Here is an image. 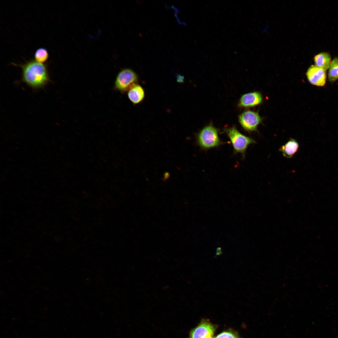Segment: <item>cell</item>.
<instances>
[{
    "mask_svg": "<svg viewBox=\"0 0 338 338\" xmlns=\"http://www.w3.org/2000/svg\"><path fill=\"white\" fill-rule=\"evenodd\" d=\"M18 65L22 69L23 81L33 89L44 88L50 81L47 64L32 59Z\"/></svg>",
    "mask_w": 338,
    "mask_h": 338,
    "instance_id": "cell-1",
    "label": "cell"
},
{
    "mask_svg": "<svg viewBox=\"0 0 338 338\" xmlns=\"http://www.w3.org/2000/svg\"><path fill=\"white\" fill-rule=\"evenodd\" d=\"M218 130L213 125L210 124L204 127L196 135L197 145L203 150L216 148L223 144L220 139Z\"/></svg>",
    "mask_w": 338,
    "mask_h": 338,
    "instance_id": "cell-2",
    "label": "cell"
},
{
    "mask_svg": "<svg viewBox=\"0 0 338 338\" xmlns=\"http://www.w3.org/2000/svg\"><path fill=\"white\" fill-rule=\"evenodd\" d=\"M224 131L231 143L234 154H240L243 158L248 146L256 143L252 138L240 133L234 126L225 128Z\"/></svg>",
    "mask_w": 338,
    "mask_h": 338,
    "instance_id": "cell-3",
    "label": "cell"
},
{
    "mask_svg": "<svg viewBox=\"0 0 338 338\" xmlns=\"http://www.w3.org/2000/svg\"><path fill=\"white\" fill-rule=\"evenodd\" d=\"M138 75L132 69L129 68L122 69L116 76L114 88L121 93L127 92L133 86L138 84Z\"/></svg>",
    "mask_w": 338,
    "mask_h": 338,
    "instance_id": "cell-4",
    "label": "cell"
},
{
    "mask_svg": "<svg viewBox=\"0 0 338 338\" xmlns=\"http://www.w3.org/2000/svg\"><path fill=\"white\" fill-rule=\"evenodd\" d=\"M262 119L259 114L250 110L244 111L238 116V121L246 131L249 132L257 131Z\"/></svg>",
    "mask_w": 338,
    "mask_h": 338,
    "instance_id": "cell-5",
    "label": "cell"
},
{
    "mask_svg": "<svg viewBox=\"0 0 338 338\" xmlns=\"http://www.w3.org/2000/svg\"><path fill=\"white\" fill-rule=\"evenodd\" d=\"M306 76L308 80L312 85L322 87L325 84V71L315 65H312L309 68L306 72Z\"/></svg>",
    "mask_w": 338,
    "mask_h": 338,
    "instance_id": "cell-6",
    "label": "cell"
},
{
    "mask_svg": "<svg viewBox=\"0 0 338 338\" xmlns=\"http://www.w3.org/2000/svg\"><path fill=\"white\" fill-rule=\"evenodd\" d=\"M215 330L211 323L202 321L191 331L189 338H213Z\"/></svg>",
    "mask_w": 338,
    "mask_h": 338,
    "instance_id": "cell-7",
    "label": "cell"
},
{
    "mask_svg": "<svg viewBox=\"0 0 338 338\" xmlns=\"http://www.w3.org/2000/svg\"><path fill=\"white\" fill-rule=\"evenodd\" d=\"M262 101V97L259 92H250L241 96L238 105L241 108L251 107L260 104Z\"/></svg>",
    "mask_w": 338,
    "mask_h": 338,
    "instance_id": "cell-8",
    "label": "cell"
},
{
    "mask_svg": "<svg viewBox=\"0 0 338 338\" xmlns=\"http://www.w3.org/2000/svg\"><path fill=\"white\" fill-rule=\"evenodd\" d=\"M127 92L129 100L135 105L142 102L145 97V90L142 87L138 84L133 86Z\"/></svg>",
    "mask_w": 338,
    "mask_h": 338,
    "instance_id": "cell-9",
    "label": "cell"
},
{
    "mask_svg": "<svg viewBox=\"0 0 338 338\" xmlns=\"http://www.w3.org/2000/svg\"><path fill=\"white\" fill-rule=\"evenodd\" d=\"M299 148V144L295 140L291 138L284 145L280 148L279 151L282 153L285 157L290 158L297 151Z\"/></svg>",
    "mask_w": 338,
    "mask_h": 338,
    "instance_id": "cell-10",
    "label": "cell"
},
{
    "mask_svg": "<svg viewBox=\"0 0 338 338\" xmlns=\"http://www.w3.org/2000/svg\"><path fill=\"white\" fill-rule=\"evenodd\" d=\"M314 61L315 65L325 71L328 69L331 62V57L327 52H320L315 56Z\"/></svg>",
    "mask_w": 338,
    "mask_h": 338,
    "instance_id": "cell-11",
    "label": "cell"
},
{
    "mask_svg": "<svg viewBox=\"0 0 338 338\" xmlns=\"http://www.w3.org/2000/svg\"><path fill=\"white\" fill-rule=\"evenodd\" d=\"M329 81L333 82L338 79V58L335 57L331 60L328 68V74Z\"/></svg>",
    "mask_w": 338,
    "mask_h": 338,
    "instance_id": "cell-12",
    "label": "cell"
},
{
    "mask_svg": "<svg viewBox=\"0 0 338 338\" xmlns=\"http://www.w3.org/2000/svg\"><path fill=\"white\" fill-rule=\"evenodd\" d=\"M49 57L48 50L44 48L37 49L34 54V60L37 62L44 64L48 60Z\"/></svg>",
    "mask_w": 338,
    "mask_h": 338,
    "instance_id": "cell-13",
    "label": "cell"
},
{
    "mask_svg": "<svg viewBox=\"0 0 338 338\" xmlns=\"http://www.w3.org/2000/svg\"><path fill=\"white\" fill-rule=\"evenodd\" d=\"M215 338H239L234 333L231 331H226L222 332L217 335Z\"/></svg>",
    "mask_w": 338,
    "mask_h": 338,
    "instance_id": "cell-14",
    "label": "cell"
},
{
    "mask_svg": "<svg viewBox=\"0 0 338 338\" xmlns=\"http://www.w3.org/2000/svg\"><path fill=\"white\" fill-rule=\"evenodd\" d=\"M222 253V251L221 247H218L216 249V256H218Z\"/></svg>",
    "mask_w": 338,
    "mask_h": 338,
    "instance_id": "cell-15",
    "label": "cell"
}]
</instances>
